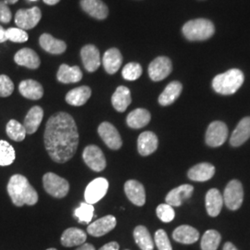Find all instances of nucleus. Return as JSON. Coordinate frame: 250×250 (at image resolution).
<instances>
[{"label": "nucleus", "mask_w": 250, "mask_h": 250, "mask_svg": "<svg viewBox=\"0 0 250 250\" xmlns=\"http://www.w3.org/2000/svg\"><path fill=\"white\" fill-rule=\"evenodd\" d=\"M44 141L52 161L65 163L76 153L79 134L77 125L70 114L58 112L50 117L45 125Z\"/></svg>", "instance_id": "1"}, {"label": "nucleus", "mask_w": 250, "mask_h": 250, "mask_svg": "<svg viewBox=\"0 0 250 250\" xmlns=\"http://www.w3.org/2000/svg\"><path fill=\"white\" fill-rule=\"evenodd\" d=\"M8 193L13 204L17 207L36 205L38 194L31 186L28 179L21 174H14L9 179Z\"/></svg>", "instance_id": "2"}, {"label": "nucleus", "mask_w": 250, "mask_h": 250, "mask_svg": "<svg viewBox=\"0 0 250 250\" xmlns=\"http://www.w3.org/2000/svg\"><path fill=\"white\" fill-rule=\"evenodd\" d=\"M244 83V74L238 69H232L219 74L212 81L213 89L221 95H232Z\"/></svg>", "instance_id": "3"}, {"label": "nucleus", "mask_w": 250, "mask_h": 250, "mask_svg": "<svg viewBox=\"0 0 250 250\" xmlns=\"http://www.w3.org/2000/svg\"><path fill=\"white\" fill-rule=\"evenodd\" d=\"M213 23L205 19L188 21L183 27V34L190 41H202L210 38L214 34Z\"/></svg>", "instance_id": "4"}, {"label": "nucleus", "mask_w": 250, "mask_h": 250, "mask_svg": "<svg viewBox=\"0 0 250 250\" xmlns=\"http://www.w3.org/2000/svg\"><path fill=\"white\" fill-rule=\"evenodd\" d=\"M43 185L45 192L48 195L57 198L66 197L70 190L69 182L53 172L45 173L43 177Z\"/></svg>", "instance_id": "5"}, {"label": "nucleus", "mask_w": 250, "mask_h": 250, "mask_svg": "<svg viewBox=\"0 0 250 250\" xmlns=\"http://www.w3.org/2000/svg\"><path fill=\"white\" fill-rule=\"evenodd\" d=\"M224 203L231 210H236L241 207L244 200V190L238 180H232L225 188Z\"/></svg>", "instance_id": "6"}, {"label": "nucleus", "mask_w": 250, "mask_h": 250, "mask_svg": "<svg viewBox=\"0 0 250 250\" xmlns=\"http://www.w3.org/2000/svg\"><path fill=\"white\" fill-rule=\"evenodd\" d=\"M83 159L85 164L94 171H102L106 168L107 161L104 153L98 146L90 145L83 152Z\"/></svg>", "instance_id": "7"}, {"label": "nucleus", "mask_w": 250, "mask_h": 250, "mask_svg": "<svg viewBox=\"0 0 250 250\" xmlns=\"http://www.w3.org/2000/svg\"><path fill=\"white\" fill-rule=\"evenodd\" d=\"M42 18L41 10L38 7L31 9H19L15 15V23L22 30H31L39 23Z\"/></svg>", "instance_id": "8"}, {"label": "nucleus", "mask_w": 250, "mask_h": 250, "mask_svg": "<svg viewBox=\"0 0 250 250\" xmlns=\"http://www.w3.org/2000/svg\"><path fill=\"white\" fill-rule=\"evenodd\" d=\"M107 190H108V182L107 179L99 177L93 180L86 187L84 191L85 202L91 205L98 203L106 196Z\"/></svg>", "instance_id": "9"}, {"label": "nucleus", "mask_w": 250, "mask_h": 250, "mask_svg": "<svg viewBox=\"0 0 250 250\" xmlns=\"http://www.w3.org/2000/svg\"><path fill=\"white\" fill-rule=\"evenodd\" d=\"M228 137V128L223 122L211 123L206 134V142L212 147H217L224 145Z\"/></svg>", "instance_id": "10"}, {"label": "nucleus", "mask_w": 250, "mask_h": 250, "mask_svg": "<svg viewBox=\"0 0 250 250\" xmlns=\"http://www.w3.org/2000/svg\"><path fill=\"white\" fill-rule=\"evenodd\" d=\"M98 131L101 139L110 149L118 150L122 147L123 140L114 125H111L110 123L104 122L99 125Z\"/></svg>", "instance_id": "11"}, {"label": "nucleus", "mask_w": 250, "mask_h": 250, "mask_svg": "<svg viewBox=\"0 0 250 250\" xmlns=\"http://www.w3.org/2000/svg\"><path fill=\"white\" fill-rule=\"evenodd\" d=\"M172 71V64L167 57H158L148 67V74L152 81L159 82L170 75Z\"/></svg>", "instance_id": "12"}, {"label": "nucleus", "mask_w": 250, "mask_h": 250, "mask_svg": "<svg viewBox=\"0 0 250 250\" xmlns=\"http://www.w3.org/2000/svg\"><path fill=\"white\" fill-rule=\"evenodd\" d=\"M81 59L83 67L87 72H96L100 66V53L97 46L94 45H84L81 49Z\"/></svg>", "instance_id": "13"}, {"label": "nucleus", "mask_w": 250, "mask_h": 250, "mask_svg": "<svg viewBox=\"0 0 250 250\" xmlns=\"http://www.w3.org/2000/svg\"><path fill=\"white\" fill-rule=\"evenodd\" d=\"M116 218L112 215H107L89 224L87 227V232L92 236L100 237L112 231L116 227Z\"/></svg>", "instance_id": "14"}, {"label": "nucleus", "mask_w": 250, "mask_h": 250, "mask_svg": "<svg viewBox=\"0 0 250 250\" xmlns=\"http://www.w3.org/2000/svg\"><path fill=\"white\" fill-rule=\"evenodd\" d=\"M125 191L128 199L134 205H145L146 191L143 185L135 180H129L125 183Z\"/></svg>", "instance_id": "15"}, {"label": "nucleus", "mask_w": 250, "mask_h": 250, "mask_svg": "<svg viewBox=\"0 0 250 250\" xmlns=\"http://www.w3.org/2000/svg\"><path fill=\"white\" fill-rule=\"evenodd\" d=\"M80 5L83 11L97 20H105L108 15L107 5L101 0H81Z\"/></svg>", "instance_id": "16"}, {"label": "nucleus", "mask_w": 250, "mask_h": 250, "mask_svg": "<svg viewBox=\"0 0 250 250\" xmlns=\"http://www.w3.org/2000/svg\"><path fill=\"white\" fill-rule=\"evenodd\" d=\"M194 188L190 185H182L178 188L172 189L166 196L167 204L171 207H179L184 201L192 197Z\"/></svg>", "instance_id": "17"}, {"label": "nucleus", "mask_w": 250, "mask_h": 250, "mask_svg": "<svg viewBox=\"0 0 250 250\" xmlns=\"http://www.w3.org/2000/svg\"><path fill=\"white\" fill-rule=\"evenodd\" d=\"M14 62L19 66H23L32 70H36L40 66V59L36 51L31 48H21L14 56Z\"/></svg>", "instance_id": "18"}, {"label": "nucleus", "mask_w": 250, "mask_h": 250, "mask_svg": "<svg viewBox=\"0 0 250 250\" xmlns=\"http://www.w3.org/2000/svg\"><path fill=\"white\" fill-rule=\"evenodd\" d=\"M158 137L152 132H144L139 135L137 141V148L141 156H149L158 148Z\"/></svg>", "instance_id": "19"}, {"label": "nucleus", "mask_w": 250, "mask_h": 250, "mask_svg": "<svg viewBox=\"0 0 250 250\" xmlns=\"http://www.w3.org/2000/svg\"><path fill=\"white\" fill-rule=\"evenodd\" d=\"M19 91L23 98L31 100L42 99L44 95V89L41 83L37 81L31 79L21 81L19 85Z\"/></svg>", "instance_id": "20"}, {"label": "nucleus", "mask_w": 250, "mask_h": 250, "mask_svg": "<svg viewBox=\"0 0 250 250\" xmlns=\"http://www.w3.org/2000/svg\"><path fill=\"white\" fill-rule=\"evenodd\" d=\"M102 63L105 71L108 74L116 73L122 64H123V56L118 48H109L107 50L102 59Z\"/></svg>", "instance_id": "21"}, {"label": "nucleus", "mask_w": 250, "mask_h": 250, "mask_svg": "<svg viewBox=\"0 0 250 250\" xmlns=\"http://www.w3.org/2000/svg\"><path fill=\"white\" fill-rule=\"evenodd\" d=\"M224 205V197L221 192L212 188L206 195V208L210 217H217L220 214Z\"/></svg>", "instance_id": "22"}, {"label": "nucleus", "mask_w": 250, "mask_h": 250, "mask_svg": "<svg viewBox=\"0 0 250 250\" xmlns=\"http://www.w3.org/2000/svg\"><path fill=\"white\" fill-rule=\"evenodd\" d=\"M39 44L45 51L54 55H61L64 53L67 48V45L64 41L56 39L49 34H43L40 36Z\"/></svg>", "instance_id": "23"}, {"label": "nucleus", "mask_w": 250, "mask_h": 250, "mask_svg": "<svg viewBox=\"0 0 250 250\" xmlns=\"http://www.w3.org/2000/svg\"><path fill=\"white\" fill-rule=\"evenodd\" d=\"M43 117L44 110L39 106H35L28 111L23 123L26 134H33L36 133L43 121Z\"/></svg>", "instance_id": "24"}, {"label": "nucleus", "mask_w": 250, "mask_h": 250, "mask_svg": "<svg viewBox=\"0 0 250 250\" xmlns=\"http://www.w3.org/2000/svg\"><path fill=\"white\" fill-rule=\"evenodd\" d=\"M83 72L78 66L70 67L67 64H62L57 73V79L62 83H74L80 82Z\"/></svg>", "instance_id": "25"}, {"label": "nucleus", "mask_w": 250, "mask_h": 250, "mask_svg": "<svg viewBox=\"0 0 250 250\" xmlns=\"http://www.w3.org/2000/svg\"><path fill=\"white\" fill-rule=\"evenodd\" d=\"M215 173V168L210 163H199L188 171V177L196 182H206L212 178Z\"/></svg>", "instance_id": "26"}, {"label": "nucleus", "mask_w": 250, "mask_h": 250, "mask_svg": "<svg viewBox=\"0 0 250 250\" xmlns=\"http://www.w3.org/2000/svg\"><path fill=\"white\" fill-rule=\"evenodd\" d=\"M250 137V117L242 119L232 132L230 143L232 146H239Z\"/></svg>", "instance_id": "27"}, {"label": "nucleus", "mask_w": 250, "mask_h": 250, "mask_svg": "<svg viewBox=\"0 0 250 250\" xmlns=\"http://www.w3.org/2000/svg\"><path fill=\"white\" fill-rule=\"evenodd\" d=\"M91 94H92V91L89 86L83 85L68 92L65 99L68 104L75 107H80L84 105L88 101V99L91 97Z\"/></svg>", "instance_id": "28"}, {"label": "nucleus", "mask_w": 250, "mask_h": 250, "mask_svg": "<svg viewBox=\"0 0 250 250\" xmlns=\"http://www.w3.org/2000/svg\"><path fill=\"white\" fill-rule=\"evenodd\" d=\"M172 237L175 241L181 244L190 245L197 242L199 238V232L197 229L189 225H181L177 227L172 233Z\"/></svg>", "instance_id": "29"}, {"label": "nucleus", "mask_w": 250, "mask_h": 250, "mask_svg": "<svg viewBox=\"0 0 250 250\" xmlns=\"http://www.w3.org/2000/svg\"><path fill=\"white\" fill-rule=\"evenodd\" d=\"M86 233L78 228H69L65 230L62 235V244L64 247L72 248L81 246L86 241Z\"/></svg>", "instance_id": "30"}, {"label": "nucleus", "mask_w": 250, "mask_h": 250, "mask_svg": "<svg viewBox=\"0 0 250 250\" xmlns=\"http://www.w3.org/2000/svg\"><path fill=\"white\" fill-rule=\"evenodd\" d=\"M151 120V115L148 110L145 108H136L131 111L127 116V125L133 129H140L148 125Z\"/></svg>", "instance_id": "31"}, {"label": "nucleus", "mask_w": 250, "mask_h": 250, "mask_svg": "<svg viewBox=\"0 0 250 250\" xmlns=\"http://www.w3.org/2000/svg\"><path fill=\"white\" fill-rule=\"evenodd\" d=\"M132 102L131 92L126 86H119L111 98L112 106L119 112H125Z\"/></svg>", "instance_id": "32"}, {"label": "nucleus", "mask_w": 250, "mask_h": 250, "mask_svg": "<svg viewBox=\"0 0 250 250\" xmlns=\"http://www.w3.org/2000/svg\"><path fill=\"white\" fill-rule=\"evenodd\" d=\"M183 85L177 81L170 83L159 98V103L161 106H169L178 99L182 93Z\"/></svg>", "instance_id": "33"}, {"label": "nucleus", "mask_w": 250, "mask_h": 250, "mask_svg": "<svg viewBox=\"0 0 250 250\" xmlns=\"http://www.w3.org/2000/svg\"><path fill=\"white\" fill-rule=\"evenodd\" d=\"M134 241L142 250H154V243L148 230L143 226H137L134 231Z\"/></svg>", "instance_id": "34"}, {"label": "nucleus", "mask_w": 250, "mask_h": 250, "mask_svg": "<svg viewBox=\"0 0 250 250\" xmlns=\"http://www.w3.org/2000/svg\"><path fill=\"white\" fill-rule=\"evenodd\" d=\"M6 132L9 138L13 141L16 142H21L25 138L26 135V131L23 125L20 124L16 120H10L7 127H6Z\"/></svg>", "instance_id": "35"}, {"label": "nucleus", "mask_w": 250, "mask_h": 250, "mask_svg": "<svg viewBox=\"0 0 250 250\" xmlns=\"http://www.w3.org/2000/svg\"><path fill=\"white\" fill-rule=\"evenodd\" d=\"M221 234L215 230H208L201 239L202 250H217L221 243Z\"/></svg>", "instance_id": "36"}, {"label": "nucleus", "mask_w": 250, "mask_h": 250, "mask_svg": "<svg viewBox=\"0 0 250 250\" xmlns=\"http://www.w3.org/2000/svg\"><path fill=\"white\" fill-rule=\"evenodd\" d=\"M15 158L13 146L5 140H0V166H9L15 161Z\"/></svg>", "instance_id": "37"}, {"label": "nucleus", "mask_w": 250, "mask_h": 250, "mask_svg": "<svg viewBox=\"0 0 250 250\" xmlns=\"http://www.w3.org/2000/svg\"><path fill=\"white\" fill-rule=\"evenodd\" d=\"M95 208L94 205L88 204L86 202L81 203L80 206L74 210V216L78 219L80 224H89L94 217Z\"/></svg>", "instance_id": "38"}, {"label": "nucleus", "mask_w": 250, "mask_h": 250, "mask_svg": "<svg viewBox=\"0 0 250 250\" xmlns=\"http://www.w3.org/2000/svg\"><path fill=\"white\" fill-rule=\"evenodd\" d=\"M142 67L140 64L136 62H130L126 64L123 69L122 75L127 81L137 80L142 75Z\"/></svg>", "instance_id": "39"}, {"label": "nucleus", "mask_w": 250, "mask_h": 250, "mask_svg": "<svg viewBox=\"0 0 250 250\" xmlns=\"http://www.w3.org/2000/svg\"><path fill=\"white\" fill-rule=\"evenodd\" d=\"M8 40L14 43H24L29 38L28 34L21 28H9L6 30Z\"/></svg>", "instance_id": "40"}, {"label": "nucleus", "mask_w": 250, "mask_h": 250, "mask_svg": "<svg viewBox=\"0 0 250 250\" xmlns=\"http://www.w3.org/2000/svg\"><path fill=\"white\" fill-rule=\"evenodd\" d=\"M157 215L161 222L170 223L174 219L175 212L172 207L166 203V204H161L157 208Z\"/></svg>", "instance_id": "41"}, {"label": "nucleus", "mask_w": 250, "mask_h": 250, "mask_svg": "<svg viewBox=\"0 0 250 250\" xmlns=\"http://www.w3.org/2000/svg\"><path fill=\"white\" fill-rule=\"evenodd\" d=\"M14 91V83L9 78V76L5 74L0 75V97L1 98H8Z\"/></svg>", "instance_id": "42"}, {"label": "nucleus", "mask_w": 250, "mask_h": 250, "mask_svg": "<svg viewBox=\"0 0 250 250\" xmlns=\"http://www.w3.org/2000/svg\"><path fill=\"white\" fill-rule=\"evenodd\" d=\"M155 243L159 250H172L169 237L164 230H158L155 233Z\"/></svg>", "instance_id": "43"}, {"label": "nucleus", "mask_w": 250, "mask_h": 250, "mask_svg": "<svg viewBox=\"0 0 250 250\" xmlns=\"http://www.w3.org/2000/svg\"><path fill=\"white\" fill-rule=\"evenodd\" d=\"M12 18L11 10L4 0H0V22L9 23Z\"/></svg>", "instance_id": "44"}, {"label": "nucleus", "mask_w": 250, "mask_h": 250, "mask_svg": "<svg viewBox=\"0 0 250 250\" xmlns=\"http://www.w3.org/2000/svg\"><path fill=\"white\" fill-rule=\"evenodd\" d=\"M120 250V246L117 242H110L107 243L105 246H103L100 250Z\"/></svg>", "instance_id": "45"}, {"label": "nucleus", "mask_w": 250, "mask_h": 250, "mask_svg": "<svg viewBox=\"0 0 250 250\" xmlns=\"http://www.w3.org/2000/svg\"><path fill=\"white\" fill-rule=\"evenodd\" d=\"M6 41H8L6 30L0 25V44H1V43H4V42H6Z\"/></svg>", "instance_id": "46"}, {"label": "nucleus", "mask_w": 250, "mask_h": 250, "mask_svg": "<svg viewBox=\"0 0 250 250\" xmlns=\"http://www.w3.org/2000/svg\"><path fill=\"white\" fill-rule=\"evenodd\" d=\"M76 250H96V249H95V247L93 245L84 243V244L81 245V247H79Z\"/></svg>", "instance_id": "47"}, {"label": "nucleus", "mask_w": 250, "mask_h": 250, "mask_svg": "<svg viewBox=\"0 0 250 250\" xmlns=\"http://www.w3.org/2000/svg\"><path fill=\"white\" fill-rule=\"evenodd\" d=\"M224 250H238L233 245H232V243H230V242H228V243H226L225 245H224Z\"/></svg>", "instance_id": "48"}, {"label": "nucleus", "mask_w": 250, "mask_h": 250, "mask_svg": "<svg viewBox=\"0 0 250 250\" xmlns=\"http://www.w3.org/2000/svg\"><path fill=\"white\" fill-rule=\"evenodd\" d=\"M60 1H61V0H44V2H45V4H47V5H49V6L56 5V4H58Z\"/></svg>", "instance_id": "49"}, {"label": "nucleus", "mask_w": 250, "mask_h": 250, "mask_svg": "<svg viewBox=\"0 0 250 250\" xmlns=\"http://www.w3.org/2000/svg\"><path fill=\"white\" fill-rule=\"evenodd\" d=\"M19 0H4V2L6 3V4H8V5H13V4H15V3H17Z\"/></svg>", "instance_id": "50"}, {"label": "nucleus", "mask_w": 250, "mask_h": 250, "mask_svg": "<svg viewBox=\"0 0 250 250\" xmlns=\"http://www.w3.org/2000/svg\"><path fill=\"white\" fill-rule=\"evenodd\" d=\"M56 250V249H48V250Z\"/></svg>", "instance_id": "51"}, {"label": "nucleus", "mask_w": 250, "mask_h": 250, "mask_svg": "<svg viewBox=\"0 0 250 250\" xmlns=\"http://www.w3.org/2000/svg\"><path fill=\"white\" fill-rule=\"evenodd\" d=\"M30 1H37V0H30Z\"/></svg>", "instance_id": "52"}, {"label": "nucleus", "mask_w": 250, "mask_h": 250, "mask_svg": "<svg viewBox=\"0 0 250 250\" xmlns=\"http://www.w3.org/2000/svg\"></svg>", "instance_id": "53"}]
</instances>
